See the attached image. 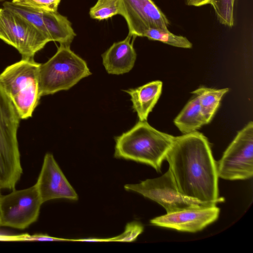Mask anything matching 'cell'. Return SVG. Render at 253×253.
<instances>
[{
	"instance_id": "6da1fadb",
	"label": "cell",
	"mask_w": 253,
	"mask_h": 253,
	"mask_svg": "<svg viewBox=\"0 0 253 253\" xmlns=\"http://www.w3.org/2000/svg\"><path fill=\"white\" fill-rule=\"evenodd\" d=\"M166 160L182 195L204 203L224 201L219 196L217 163L203 134L196 131L174 136Z\"/></svg>"
},
{
	"instance_id": "7a4b0ae2",
	"label": "cell",
	"mask_w": 253,
	"mask_h": 253,
	"mask_svg": "<svg viewBox=\"0 0 253 253\" xmlns=\"http://www.w3.org/2000/svg\"><path fill=\"white\" fill-rule=\"evenodd\" d=\"M174 136L158 130L146 121L115 138L114 156L145 164L160 171Z\"/></svg>"
},
{
	"instance_id": "3957f363",
	"label": "cell",
	"mask_w": 253,
	"mask_h": 253,
	"mask_svg": "<svg viewBox=\"0 0 253 253\" xmlns=\"http://www.w3.org/2000/svg\"><path fill=\"white\" fill-rule=\"evenodd\" d=\"M20 118L0 84V188L14 190L23 173L17 139Z\"/></svg>"
},
{
	"instance_id": "277c9868",
	"label": "cell",
	"mask_w": 253,
	"mask_h": 253,
	"mask_svg": "<svg viewBox=\"0 0 253 253\" xmlns=\"http://www.w3.org/2000/svg\"><path fill=\"white\" fill-rule=\"evenodd\" d=\"M40 65L34 58H22L0 74V84L12 101L20 119L32 116L42 97L39 86Z\"/></svg>"
},
{
	"instance_id": "5b68a950",
	"label": "cell",
	"mask_w": 253,
	"mask_h": 253,
	"mask_svg": "<svg viewBox=\"0 0 253 253\" xmlns=\"http://www.w3.org/2000/svg\"><path fill=\"white\" fill-rule=\"evenodd\" d=\"M70 46L60 44L52 57L40 64L38 78L41 96L68 90L91 75L86 62Z\"/></svg>"
},
{
	"instance_id": "8992f818",
	"label": "cell",
	"mask_w": 253,
	"mask_h": 253,
	"mask_svg": "<svg viewBox=\"0 0 253 253\" xmlns=\"http://www.w3.org/2000/svg\"><path fill=\"white\" fill-rule=\"evenodd\" d=\"M0 40L17 49L22 58H34L49 42L30 22L4 7L0 8Z\"/></svg>"
},
{
	"instance_id": "52a82bcc",
	"label": "cell",
	"mask_w": 253,
	"mask_h": 253,
	"mask_svg": "<svg viewBox=\"0 0 253 253\" xmlns=\"http://www.w3.org/2000/svg\"><path fill=\"white\" fill-rule=\"evenodd\" d=\"M218 177L244 180L253 175V123L240 130L217 163Z\"/></svg>"
},
{
	"instance_id": "ba28073f",
	"label": "cell",
	"mask_w": 253,
	"mask_h": 253,
	"mask_svg": "<svg viewBox=\"0 0 253 253\" xmlns=\"http://www.w3.org/2000/svg\"><path fill=\"white\" fill-rule=\"evenodd\" d=\"M124 188L126 191L137 192L159 204L167 213L216 205L193 200L182 195L169 169L159 177L147 179L138 184H126Z\"/></svg>"
},
{
	"instance_id": "9c48e42d",
	"label": "cell",
	"mask_w": 253,
	"mask_h": 253,
	"mask_svg": "<svg viewBox=\"0 0 253 253\" xmlns=\"http://www.w3.org/2000/svg\"><path fill=\"white\" fill-rule=\"evenodd\" d=\"M42 202L34 184L0 197V226L25 229L36 222Z\"/></svg>"
},
{
	"instance_id": "30bf717a",
	"label": "cell",
	"mask_w": 253,
	"mask_h": 253,
	"mask_svg": "<svg viewBox=\"0 0 253 253\" xmlns=\"http://www.w3.org/2000/svg\"><path fill=\"white\" fill-rule=\"evenodd\" d=\"M133 38L143 37L149 28L168 30L169 21L152 0H121L120 14Z\"/></svg>"
},
{
	"instance_id": "8fae6325",
	"label": "cell",
	"mask_w": 253,
	"mask_h": 253,
	"mask_svg": "<svg viewBox=\"0 0 253 253\" xmlns=\"http://www.w3.org/2000/svg\"><path fill=\"white\" fill-rule=\"evenodd\" d=\"M35 186L42 203L55 199L76 201L78 196L56 162L46 153Z\"/></svg>"
},
{
	"instance_id": "7c38bea8",
	"label": "cell",
	"mask_w": 253,
	"mask_h": 253,
	"mask_svg": "<svg viewBox=\"0 0 253 253\" xmlns=\"http://www.w3.org/2000/svg\"><path fill=\"white\" fill-rule=\"evenodd\" d=\"M219 212L216 205L188 209L156 217L150 222L159 227L194 233L216 220Z\"/></svg>"
},
{
	"instance_id": "4fadbf2b",
	"label": "cell",
	"mask_w": 253,
	"mask_h": 253,
	"mask_svg": "<svg viewBox=\"0 0 253 253\" xmlns=\"http://www.w3.org/2000/svg\"><path fill=\"white\" fill-rule=\"evenodd\" d=\"M132 37L128 34L124 40L114 42L102 54V63L108 74L121 75L133 68L137 55L133 42H130Z\"/></svg>"
},
{
	"instance_id": "5bb4252c",
	"label": "cell",
	"mask_w": 253,
	"mask_h": 253,
	"mask_svg": "<svg viewBox=\"0 0 253 253\" xmlns=\"http://www.w3.org/2000/svg\"><path fill=\"white\" fill-rule=\"evenodd\" d=\"M162 87L161 81H155L135 88L124 90L130 96L132 108L139 121H147L149 113L160 98Z\"/></svg>"
},
{
	"instance_id": "9a60e30c",
	"label": "cell",
	"mask_w": 253,
	"mask_h": 253,
	"mask_svg": "<svg viewBox=\"0 0 253 253\" xmlns=\"http://www.w3.org/2000/svg\"><path fill=\"white\" fill-rule=\"evenodd\" d=\"M42 13L50 41L57 42L60 44L70 46L76 34L67 17L57 11L42 12Z\"/></svg>"
},
{
	"instance_id": "2e32d148",
	"label": "cell",
	"mask_w": 253,
	"mask_h": 253,
	"mask_svg": "<svg viewBox=\"0 0 253 253\" xmlns=\"http://www.w3.org/2000/svg\"><path fill=\"white\" fill-rule=\"evenodd\" d=\"M173 122L183 134L197 131L207 124L196 96L187 102Z\"/></svg>"
},
{
	"instance_id": "e0dca14e",
	"label": "cell",
	"mask_w": 253,
	"mask_h": 253,
	"mask_svg": "<svg viewBox=\"0 0 253 253\" xmlns=\"http://www.w3.org/2000/svg\"><path fill=\"white\" fill-rule=\"evenodd\" d=\"M229 90L228 88L216 89L201 86L192 92L199 100L207 124L212 119L223 96Z\"/></svg>"
},
{
	"instance_id": "ac0fdd59",
	"label": "cell",
	"mask_w": 253,
	"mask_h": 253,
	"mask_svg": "<svg viewBox=\"0 0 253 253\" xmlns=\"http://www.w3.org/2000/svg\"><path fill=\"white\" fill-rule=\"evenodd\" d=\"M143 37L150 40L157 41L176 47L191 48L192 43L185 37L175 35L169 31L158 28H149Z\"/></svg>"
},
{
	"instance_id": "d6986e66",
	"label": "cell",
	"mask_w": 253,
	"mask_h": 253,
	"mask_svg": "<svg viewBox=\"0 0 253 253\" xmlns=\"http://www.w3.org/2000/svg\"><path fill=\"white\" fill-rule=\"evenodd\" d=\"M121 0H97L89 9L90 17L98 20H103L119 14Z\"/></svg>"
},
{
	"instance_id": "ffe728a7",
	"label": "cell",
	"mask_w": 253,
	"mask_h": 253,
	"mask_svg": "<svg viewBox=\"0 0 253 253\" xmlns=\"http://www.w3.org/2000/svg\"><path fill=\"white\" fill-rule=\"evenodd\" d=\"M235 0H211L218 21L222 25L232 27L234 24V6Z\"/></svg>"
},
{
	"instance_id": "44dd1931",
	"label": "cell",
	"mask_w": 253,
	"mask_h": 253,
	"mask_svg": "<svg viewBox=\"0 0 253 253\" xmlns=\"http://www.w3.org/2000/svg\"><path fill=\"white\" fill-rule=\"evenodd\" d=\"M61 0H11L18 5L26 7L36 11L49 12L57 11Z\"/></svg>"
},
{
	"instance_id": "7402d4cb",
	"label": "cell",
	"mask_w": 253,
	"mask_h": 253,
	"mask_svg": "<svg viewBox=\"0 0 253 253\" xmlns=\"http://www.w3.org/2000/svg\"><path fill=\"white\" fill-rule=\"evenodd\" d=\"M143 231V226L138 222L133 221L126 224L124 232L113 238L106 239L107 242H131L134 241Z\"/></svg>"
},
{
	"instance_id": "603a6c76",
	"label": "cell",
	"mask_w": 253,
	"mask_h": 253,
	"mask_svg": "<svg viewBox=\"0 0 253 253\" xmlns=\"http://www.w3.org/2000/svg\"><path fill=\"white\" fill-rule=\"evenodd\" d=\"M21 241H75V240L66 239L50 236L47 234H37L30 235L28 234H21Z\"/></svg>"
},
{
	"instance_id": "cb8c5ba5",
	"label": "cell",
	"mask_w": 253,
	"mask_h": 253,
	"mask_svg": "<svg viewBox=\"0 0 253 253\" xmlns=\"http://www.w3.org/2000/svg\"><path fill=\"white\" fill-rule=\"evenodd\" d=\"M211 0H191L188 5L194 6H201L207 4H210Z\"/></svg>"
},
{
	"instance_id": "d4e9b609",
	"label": "cell",
	"mask_w": 253,
	"mask_h": 253,
	"mask_svg": "<svg viewBox=\"0 0 253 253\" xmlns=\"http://www.w3.org/2000/svg\"><path fill=\"white\" fill-rule=\"evenodd\" d=\"M75 241H82V242H107L106 239H99V238H87L75 240Z\"/></svg>"
},
{
	"instance_id": "484cf974",
	"label": "cell",
	"mask_w": 253,
	"mask_h": 253,
	"mask_svg": "<svg viewBox=\"0 0 253 253\" xmlns=\"http://www.w3.org/2000/svg\"><path fill=\"white\" fill-rule=\"evenodd\" d=\"M7 0H0V2H2V1H7Z\"/></svg>"
},
{
	"instance_id": "4316f807",
	"label": "cell",
	"mask_w": 253,
	"mask_h": 253,
	"mask_svg": "<svg viewBox=\"0 0 253 253\" xmlns=\"http://www.w3.org/2000/svg\"><path fill=\"white\" fill-rule=\"evenodd\" d=\"M1 189L0 188V196H1Z\"/></svg>"
},
{
	"instance_id": "83f0119b",
	"label": "cell",
	"mask_w": 253,
	"mask_h": 253,
	"mask_svg": "<svg viewBox=\"0 0 253 253\" xmlns=\"http://www.w3.org/2000/svg\"><path fill=\"white\" fill-rule=\"evenodd\" d=\"M186 1H190L191 0H185Z\"/></svg>"
},
{
	"instance_id": "f1b7e54d",
	"label": "cell",
	"mask_w": 253,
	"mask_h": 253,
	"mask_svg": "<svg viewBox=\"0 0 253 253\" xmlns=\"http://www.w3.org/2000/svg\"></svg>"
}]
</instances>
